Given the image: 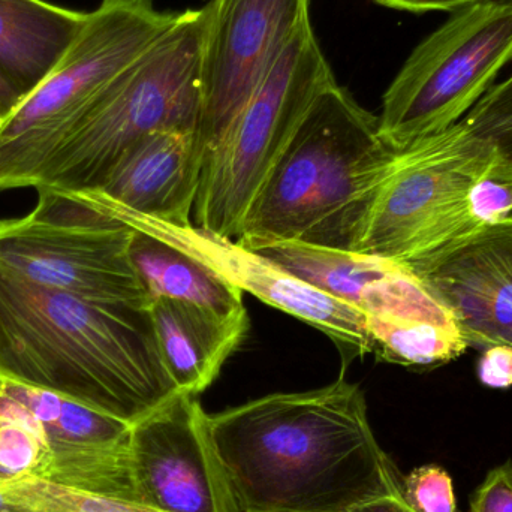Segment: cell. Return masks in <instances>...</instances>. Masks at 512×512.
<instances>
[{
	"instance_id": "obj_12",
	"label": "cell",
	"mask_w": 512,
	"mask_h": 512,
	"mask_svg": "<svg viewBox=\"0 0 512 512\" xmlns=\"http://www.w3.org/2000/svg\"><path fill=\"white\" fill-rule=\"evenodd\" d=\"M137 502L161 512H240L194 394H174L131 426Z\"/></svg>"
},
{
	"instance_id": "obj_7",
	"label": "cell",
	"mask_w": 512,
	"mask_h": 512,
	"mask_svg": "<svg viewBox=\"0 0 512 512\" xmlns=\"http://www.w3.org/2000/svg\"><path fill=\"white\" fill-rule=\"evenodd\" d=\"M496 153L462 120L394 150L351 252L409 265L481 230L469 194Z\"/></svg>"
},
{
	"instance_id": "obj_20",
	"label": "cell",
	"mask_w": 512,
	"mask_h": 512,
	"mask_svg": "<svg viewBox=\"0 0 512 512\" xmlns=\"http://www.w3.org/2000/svg\"><path fill=\"white\" fill-rule=\"evenodd\" d=\"M0 487L36 512H161L137 502L80 492L50 481L24 480Z\"/></svg>"
},
{
	"instance_id": "obj_18",
	"label": "cell",
	"mask_w": 512,
	"mask_h": 512,
	"mask_svg": "<svg viewBox=\"0 0 512 512\" xmlns=\"http://www.w3.org/2000/svg\"><path fill=\"white\" fill-rule=\"evenodd\" d=\"M86 17L47 0H0V74L21 98L47 77Z\"/></svg>"
},
{
	"instance_id": "obj_31",
	"label": "cell",
	"mask_w": 512,
	"mask_h": 512,
	"mask_svg": "<svg viewBox=\"0 0 512 512\" xmlns=\"http://www.w3.org/2000/svg\"><path fill=\"white\" fill-rule=\"evenodd\" d=\"M510 2H512V0H510Z\"/></svg>"
},
{
	"instance_id": "obj_3",
	"label": "cell",
	"mask_w": 512,
	"mask_h": 512,
	"mask_svg": "<svg viewBox=\"0 0 512 512\" xmlns=\"http://www.w3.org/2000/svg\"><path fill=\"white\" fill-rule=\"evenodd\" d=\"M393 153L379 134V117L334 81L313 102L236 242L352 251Z\"/></svg>"
},
{
	"instance_id": "obj_19",
	"label": "cell",
	"mask_w": 512,
	"mask_h": 512,
	"mask_svg": "<svg viewBox=\"0 0 512 512\" xmlns=\"http://www.w3.org/2000/svg\"><path fill=\"white\" fill-rule=\"evenodd\" d=\"M129 259L149 303L156 298H171L213 310L219 315H248L239 288L158 237L132 230Z\"/></svg>"
},
{
	"instance_id": "obj_14",
	"label": "cell",
	"mask_w": 512,
	"mask_h": 512,
	"mask_svg": "<svg viewBox=\"0 0 512 512\" xmlns=\"http://www.w3.org/2000/svg\"><path fill=\"white\" fill-rule=\"evenodd\" d=\"M0 388L41 423L50 451L45 481L137 502L129 456L132 424L53 391L6 379H0Z\"/></svg>"
},
{
	"instance_id": "obj_1",
	"label": "cell",
	"mask_w": 512,
	"mask_h": 512,
	"mask_svg": "<svg viewBox=\"0 0 512 512\" xmlns=\"http://www.w3.org/2000/svg\"><path fill=\"white\" fill-rule=\"evenodd\" d=\"M209 432L240 512H354L402 495L366 397L345 378L209 415Z\"/></svg>"
},
{
	"instance_id": "obj_22",
	"label": "cell",
	"mask_w": 512,
	"mask_h": 512,
	"mask_svg": "<svg viewBox=\"0 0 512 512\" xmlns=\"http://www.w3.org/2000/svg\"><path fill=\"white\" fill-rule=\"evenodd\" d=\"M462 122L512 165V75L493 84Z\"/></svg>"
},
{
	"instance_id": "obj_17",
	"label": "cell",
	"mask_w": 512,
	"mask_h": 512,
	"mask_svg": "<svg viewBox=\"0 0 512 512\" xmlns=\"http://www.w3.org/2000/svg\"><path fill=\"white\" fill-rule=\"evenodd\" d=\"M149 312L165 369L177 390L194 396L216 381L249 330L248 315H219L171 298L150 301Z\"/></svg>"
},
{
	"instance_id": "obj_9",
	"label": "cell",
	"mask_w": 512,
	"mask_h": 512,
	"mask_svg": "<svg viewBox=\"0 0 512 512\" xmlns=\"http://www.w3.org/2000/svg\"><path fill=\"white\" fill-rule=\"evenodd\" d=\"M36 191L32 212L0 221V267L44 288L149 306L129 259L132 228L81 195Z\"/></svg>"
},
{
	"instance_id": "obj_24",
	"label": "cell",
	"mask_w": 512,
	"mask_h": 512,
	"mask_svg": "<svg viewBox=\"0 0 512 512\" xmlns=\"http://www.w3.org/2000/svg\"><path fill=\"white\" fill-rule=\"evenodd\" d=\"M402 493L415 512H457L453 478L442 466L424 465L409 472Z\"/></svg>"
},
{
	"instance_id": "obj_29",
	"label": "cell",
	"mask_w": 512,
	"mask_h": 512,
	"mask_svg": "<svg viewBox=\"0 0 512 512\" xmlns=\"http://www.w3.org/2000/svg\"><path fill=\"white\" fill-rule=\"evenodd\" d=\"M354 512H415L406 504L403 499V493L399 496H391V498L381 499V501L373 502L366 507L358 508Z\"/></svg>"
},
{
	"instance_id": "obj_26",
	"label": "cell",
	"mask_w": 512,
	"mask_h": 512,
	"mask_svg": "<svg viewBox=\"0 0 512 512\" xmlns=\"http://www.w3.org/2000/svg\"><path fill=\"white\" fill-rule=\"evenodd\" d=\"M477 373L484 387L495 390L512 387V343H499L484 349Z\"/></svg>"
},
{
	"instance_id": "obj_4",
	"label": "cell",
	"mask_w": 512,
	"mask_h": 512,
	"mask_svg": "<svg viewBox=\"0 0 512 512\" xmlns=\"http://www.w3.org/2000/svg\"><path fill=\"white\" fill-rule=\"evenodd\" d=\"M180 12L155 0H101L47 77L0 123V192L36 188L48 162L111 84L164 35Z\"/></svg>"
},
{
	"instance_id": "obj_15",
	"label": "cell",
	"mask_w": 512,
	"mask_h": 512,
	"mask_svg": "<svg viewBox=\"0 0 512 512\" xmlns=\"http://www.w3.org/2000/svg\"><path fill=\"white\" fill-rule=\"evenodd\" d=\"M405 267L451 310L469 348L512 343V215Z\"/></svg>"
},
{
	"instance_id": "obj_11",
	"label": "cell",
	"mask_w": 512,
	"mask_h": 512,
	"mask_svg": "<svg viewBox=\"0 0 512 512\" xmlns=\"http://www.w3.org/2000/svg\"><path fill=\"white\" fill-rule=\"evenodd\" d=\"M78 195L92 201L132 230L143 231L176 246L239 288L243 294L248 292L268 306L312 325L337 345L354 351L355 355H373L372 337L360 310L304 282L273 259L192 222L171 224L108 203L95 195Z\"/></svg>"
},
{
	"instance_id": "obj_8",
	"label": "cell",
	"mask_w": 512,
	"mask_h": 512,
	"mask_svg": "<svg viewBox=\"0 0 512 512\" xmlns=\"http://www.w3.org/2000/svg\"><path fill=\"white\" fill-rule=\"evenodd\" d=\"M512 60V2L490 0L454 12L415 47L382 98L379 134L391 149L463 120Z\"/></svg>"
},
{
	"instance_id": "obj_21",
	"label": "cell",
	"mask_w": 512,
	"mask_h": 512,
	"mask_svg": "<svg viewBox=\"0 0 512 512\" xmlns=\"http://www.w3.org/2000/svg\"><path fill=\"white\" fill-rule=\"evenodd\" d=\"M50 451L41 424L0 420V486L47 480Z\"/></svg>"
},
{
	"instance_id": "obj_6",
	"label": "cell",
	"mask_w": 512,
	"mask_h": 512,
	"mask_svg": "<svg viewBox=\"0 0 512 512\" xmlns=\"http://www.w3.org/2000/svg\"><path fill=\"white\" fill-rule=\"evenodd\" d=\"M336 81L307 14L215 152L204 159L198 227L237 240L277 162L319 95Z\"/></svg>"
},
{
	"instance_id": "obj_2",
	"label": "cell",
	"mask_w": 512,
	"mask_h": 512,
	"mask_svg": "<svg viewBox=\"0 0 512 512\" xmlns=\"http://www.w3.org/2000/svg\"><path fill=\"white\" fill-rule=\"evenodd\" d=\"M0 379L53 391L126 423L179 393L149 306L44 288L0 267Z\"/></svg>"
},
{
	"instance_id": "obj_28",
	"label": "cell",
	"mask_w": 512,
	"mask_h": 512,
	"mask_svg": "<svg viewBox=\"0 0 512 512\" xmlns=\"http://www.w3.org/2000/svg\"><path fill=\"white\" fill-rule=\"evenodd\" d=\"M20 99V93L0 74V123L9 116V113L14 110Z\"/></svg>"
},
{
	"instance_id": "obj_16",
	"label": "cell",
	"mask_w": 512,
	"mask_h": 512,
	"mask_svg": "<svg viewBox=\"0 0 512 512\" xmlns=\"http://www.w3.org/2000/svg\"><path fill=\"white\" fill-rule=\"evenodd\" d=\"M204 156L197 131L159 129L138 141L95 195L171 224H191Z\"/></svg>"
},
{
	"instance_id": "obj_13",
	"label": "cell",
	"mask_w": 512,
	"mask_h": 512,
	"mask_svg": "<svg viewBox=\"0 0 512 512\" xmlns=\"http://www.w3.org/2000/svg\"><path fill=\"white\" fill-rule=\"evenodd\" d=\"M254 251L360 310L372 342L393 334L460 327L451 310L414 271L391 259L294 242Z\"/></svg>"
},
{
	"instance_id": "obj_27",
	"label": "cell",
	"mask_w": 512,
	"mask_h": 512,
	"mask_svg": "<svg viewBox=\"0 0 512 512\" xmlns=\"http://www.w3.org/2000/svg\"><path fill=\"white\" fill-rule=\"evenodd\" d=\"M372 2L387 6V8L424 14V12L433 11H459L466 6L490 2V0H372Z\"/></svg>"
},
{
	"instance_id": "obj_10",
	"label": "cell",
	"mask_w": 512,
	"mask_h": 512,
	"mask_svg": "<svg viewBox=\"0 0 512 512\" xmlns=\"http://www.w3.org/2000/svg\"><path fill=\"white\" fill-rule=\"evenodd\" d=\"M201 50L198 143L204 159L254 95L310 0H210Z\"/></svg>"
},
{
	"instance_id": "obj_25",
	"label": "cell",
	"mask_w": 512,
	"mask_h": 512,
	"mask_svg": "<svg viewBox=\"0 0 512 512\" xmlns=\"http://www.w3.org/2000/svg\"><path fill=\"white\" fill-rule=\"evenodd\" d=\"M469 512H512V460L486 475L472 495Z\"/></svg>"
},
{
	"instance_id": "obj_30",
	"label": "cell",
	"mask_w": 512,
	"mask_h": 512,
	"mask_svg": "<svg viewBox=\"0 0 512 512\" xmlns=\"http://www.w3.org/2000/svg\"><path fill=\"white\" fill-rule=\"evenodd\" d=\"M0 512H36L21 502L15 501L0 487Z\"/></svg>"
},
{
	"instance_id": "obj_23",
	"label": "cell",
	"mask_w": 512,
	"mask_h": 512,
	"mask_svg": "<svg viewBox=\"0 0 512 512\" xmlns=\"http://www.w3.org/2000/svg\"><path fill=\"white\" fill-rule=\"evenodd\" d=\"M469 207L481 228L512 215V165L499 153L471 189Z\"/></svg>"
},
{
	"instance_id": "obj_5",
	"label": "cell",
	"mask_w": 512,
	"mask_h": 512,
	"mask_svg": "<svg viewBox=\"0 0 512 512\" xmlns=\"http://www.w3.org/2000/svg\"><path fill=\"white\" fill-rule=\"evenodd\" d=\"M207 18V5L180 12L176 23L111 84L48 162L36 188L72 194L96 191L123 156L152 132L198 131Z\"/></svg>"
}]
</instances>
